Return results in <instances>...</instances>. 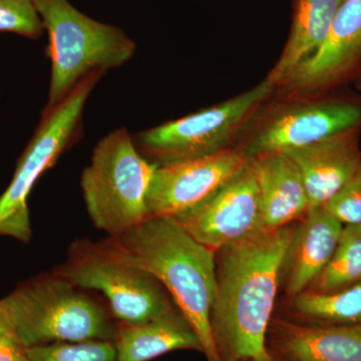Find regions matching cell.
Returning <instances> with one entry per match:
<instances>
[{
    "label": "cell",
    "instance_id": "ffe728a7",
    "mask_svg": "<svg viewBox=\"0 0 361 361\" xmlns=\"http://www.w3.org/2000/svg\"><path fill=\"white\" fill-rule=\"evenodd\" d=\"M360 282L361 224L345 225L334 256L315 280L311 290L331 293Z\"/></svg>",
    "mask_w": 361,
    "mask_h": 361
},
{
    "label": "cell",
    "instance_id": "5b68a950",
    "mask_svg": "<svg viewBox=\"0 0 361 361\" xmlns=\"http://www.w3.org/2000/svg\"><path fill=\"white\" fill-rule=\"evenodd\" d=\"M156 168L137 151L123 128L97 145L80 187L97 229L116 238L149 219L147 194Z\"/></svg>",
    "mask_w": 361,
    "mask_h": 361
},
{
    "label": "cell",
    "instance_id": "277c9868",
    "mask_svg": "<svg viewBox=\"0 0 361 361\" xmlns=\"http://www.w3.org/2000/svg\"><path fill=\"white\" fill-rule=\"evenodd\" d=\"M49 35L51 61L49 99L51 111L92 71H106L130 61L135 44L120 28L80 13L68 0H35Z\"/></svg>",
    "mask_w": 361,
    "mask_h": 361
},
{
    "label": "cell",
    "instance_id": "7c38bea8",
    "mask_svg": "<svg viewBox=\"0 0 361 361\" xmlns=\"http://www.w3.org/2000/svg\"><path fill=\"white\" fill-rule=\"evenodd\" d=\"M361 61V0H344L322 47L292 75L294 92L322 90L345 77Z\"/></svg>",
    "mask_w": 361,
    "mask_h": 361
},
{
    "label": "cell",
    "instance_id": "44dd1931",
    "mask_svg": "<svg viewBox=\"0 0 361 361\" xmlns=\"http://www.w3.org/2000/svg\"><path fill=\"white\" fill-rule=\"evenodd\" d=\"M26 351L30 361H118L115 341L54 342Z\"/></svg>",
    "mask_w": 361,
    "mask_h": 361
},
{
    "label": "cell",
    "instance_id": "603a6c76",
    "mask_svg": "<svg viewBox=\"0 0 361 361\" xmlns=\"http://www.w3.org/2000/svg\"><path fill=\"white\" fill-rule=\"evenodd\" d=\"M323 207L344 226L361 224V167Z\"/></svg>",
    "mask_w": 361,
    "mask_h": 361
},
{
    "label": "cell",
    "instance_id": "ac0fdd59",
    "mask_svg": "<svg viewBox=\"0 0 361 361\" xmlns=\"http://www.w3.org/2000/svg\"><path fill=\"white\" fill-rule=\"evenodd\" d=\"M278 346L288 361H361V325L303 326L281 323Z\"/></svg>",
    "mask_w": 361,
    "mask_h": 361
},
{
    "label": "cell",
    "instance_id": "484cf974",
    "mask_svg": "<svg viewBox=\"0 0 361 361\" xmlns=\"http://www.w3.org/2000/svg\"><path fill=\"white\" fill-rule=\"evenodd\" d=\"M248 361H281V360H275V358H273L272 356H266V357H261V358H256V360H252Z\"/></svg>",
    "mask_w": 361,
    "mask_h": 361
},
{
    "label": "cell",
    "instance_id": "30bf717a",
    "mask_svg": "<svg viewBox=\"0 0 361 361\" xmlns=\"http://www.w3.org/2000/svg\"><path fill=\"white\" fill-rule=\"evenodd\" d=\"M180 227L214 252L247 238L263 227L253 163L210 198L175 217Z\"/></svg>",
    "mask_w": 361,
    "mask_h": 361
},
{
    "label": "cell",
    "instance_id": "5bb4252c",
    "mask_svg": "<svg viewBox=\"0 0 361 361\" xmlns=\"http://www.w3.org/2000/svg\"><path fill=\"white\" fill-rule=\"evenodd\" d=\"M343 226L324 207L307 211L285 255L288 294L295 297L314 283L334 256Z\"/></svg>",
    "mask_w": 361,
    "mask_h": 361
},
{
    "label": "cell",
    "instance_id": "2e32d148",
    "mask_svg": "<svg viewBox=\"0 0 361 361\" xmlns=\"http://www.w3.org/2000/svg\"><path fill=\"white\" fill-rule=\"evenodd\" d=\"M118 361H149L178 349L202 350L198 336L177 307L142 324L118 322Z\"/></svg>",
    "mask_w": 361,
    "mask_h": 361
},
{
    "label": "cell",
    "instance_id": "e0dca14e",
    "mask_svg": "<svg viewBox=\"0 0 361 361\" xmlns=\"http://www.w3.org/2000/svg\"><path fill=\"white\" fill-rule=\"evenodd\" d=\"M344 0H295L288 42L268 78L284 85L305 61L319 49Z\"/></svg>",
    "mask_w": 361,
    "mask_h": 361
},
{
    "label": "cell",
    "instance_id": "d6986e66",
    "mask_svg": "<svg viewBox=\"0 0 361 361\" xmlns=\"http://www.w3.org/2000/svg\"><path fill=\"white\" fill-rule=\"evenodd\" d=\"M294 306L318 326L361 325V282L331 293L303 291L295 296Z\"/></svg>",
    "mask_w": 361,
    "mask_h": 361
},
{
    "label": "cell",
    "instance_id": "d4e9b609",
    "mask_svg": "<svg viewBox=\"0 0 361 361\" xmlns=\"http://www.w3.org/2000/svg\"><path fill=\"white\" fill-rule=\"evenodd\" d=\"M14 334L13 322L4 307V303L0 300V339Z\"/></svg>",
    "mask_w": 361,
    "mask_h": 361
},
{
    "label": "cell",
    "instance_id": "9a60e30c",
    "mask_svg": "<svg viewBox=\"0 0 361 361\" xmlns=\"http://www.w3.org/2000/svg\"><path fill=\"white\" fill-rule=\"evenodd\" d=\"M251 160L257 180L263 227H285L307 213L310 200L300 171L290 157L271 153Z\"/></svg>",
    "mask_w": 361,
    "mask_h": 361
},
{
    "label": "cell",
    "instance_id": "8992f818",
    "mask_svg": "<svg viewBox=\"0 0 361 361\" xmlns=\"http://www.w3.org/2000/svg\"><path fill=\"white\" fill-rule=\"evenodd\" d=\"M54 271L78 287L101 291L120 323L142 324L175 308L160 282L111 237L73 242Z\"/></svg>",
    "mask_w": 361,
    "mask_h": 361
},
{
    "label": "cell",
    "instance_id": "4fadbf2b",
    "mask_svg": "<svg viewBox=\"0 0 361 361\" xmlns=\"http://www.w3.org/2000/svg\"><path fill=\"white\" fill-rule=\"evenodd\" d=\"M284 154L300 171L310 209L326 205L361 167L357 130Z\"/></svg>",
    "mask_w": 361,
    "mask_h": 361
},
{
    "label": "cell",
    "instance_id": "9c48e42d",
    "mask_svg": "<svg viewBox=\"0 0 361 361\" xmlns=\"http://www.w3.org/2000/svg\"><path fill=\"white\" fill-rule=\"evenodd\" d=\"M250 158L226 149L211 155L156 168L148 194L149 218H175L210 198L238 175Z\"/></svg>",
    "mask_w": 361,
    "mask_h": 361
},
{
    "label": "cell",
    "instance_id": "7402d4cb",
    "mask_svg": "<svg viewBox=\"0 0 361 361\" xmlns=\"http://www.w3.org/2000/svg\"><path fill=\"white\" fill-rule=\"evenodd\" d=\"M44 30L35 0H0V32L37 39Z\"/></svg>",
    "mask_w": 361,
    "mask_h": 361
},
{
    "label": "cell",
    "instance_id": "ba28073f",
    "mask_svg": "<svg viewBox=\"0 0 361 361\" xmlns=\"http://www.w3.org/2000/svg\"><path fill=\"white\" fill-rule=\"evenodd\" d=\"M274 87L267 78L218 106L140 133L133 137L135 147L157 167L223 151Z\"/></svg>",
    "mask_w": 361,
    "mask_h": 361
},
{
    "label": "cell",
    "instance_id": "3957f363",
    "mask_svg": "<svg viewBox=\"0 0 361 361\" xmlns=\"http://www.w3.org/2000/svg\"><path fill=\"white\" fill-rule=\"evenodd\" d=\"M18 341L27 348L54 342L115 341L118 322L106 302L56 271L18 285L1 299Z\"/></svg>",
    "mask_w": 361,
    "mask_h": 361
},
{
    "label": "cell",
    "instance_id": "cb8c5ba5",
    "mask_svg": "<svg viewBox=\"0 0 361 361\" xmlns=\"http://www.w3.org/2000/svg\"><path fill=\"white\" fill-rule=\"evenodd\" d=\"M0 361H30L25 346L16 334L0 339Z\"/></svg>",
    "mask_w": 361,
    "mask_h": 361
},
{
    "label": "cell",
    "instance_id": "8fae6325",
    "mask_svg": "<svg viewBox=\"0 0 361 361\" xmlns=\"http://www.w3.org/2000/svg\"><path fill=\"white\" fill-rule=\"evenodd\" d=\"M361 127V101L329 99L280 109L254 135L249 158L286 153Z\"/></svg>",
    "mask_w": 361,
    "mask_h": 361
},
{
    "label": "cell",
    "instance_id": "6da1fadb",
    "mask_svg": "<svg viewBox=\"0 0 361 361\" xmlns=\"http://www.w3.org/2000/svg\"><path fill=\"white\" fill-rule=\"evenodd\" d=\"M293 231L262 227L220 249L211 329L222 361L269 356L266 332L276 298L280 273Z\"/></svg>",
    "mask_w": 361,
    "mask_h": 361
},
{
    "label": "cell",
    "instance_id": "7a4b0ae2",
    "mask_svg": "<svg viewBox=\"0 0 361 361\" xmlns=\"http://www.w3.org/2000/svg\"><path fill=\"white\" fill-rule=\"evenodd\" d=\"M160 282L198 336L208 361H222L211 329L216 252L202 245L171 217L149 218L114 238Z\"/></svg>",
    "mask_w": 361,
    "mask_h": 361
},
{
    "label": "cell",
    "instance_id": "52a82bcc",
    "mask_svg": "<svg viewBox=\"0 0 361 361\" xmlns=\"http://www.w3.org/2000/svg\"><path fill=\"white\" fill-rule=\"evenodd\" d=\"M106 71H92L51 111H44L32 141L21 155L13 180L0 196V236L27 243L32 230L27 199L35 183L80 139L84 109Z\"/></svg>",
    "mask_w": 361,
    "mask_h": 361
}]
</instances>
